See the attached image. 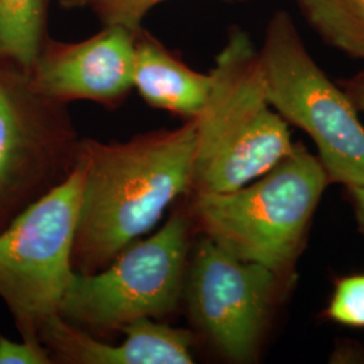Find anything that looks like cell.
<instances>
[{"mask_svg": "<svg viewBox=\"0 0 364 364\" xmlns=\"http://www.w3.org/2000/svg\"><path fill=\"white\" fill-rule=\"evenodd\" d=\"M196 119L124 142L81 139L85 177L72 250L75 273H96L149 234L166 209L191 195Z\"/></svg>", "mask_w": 364, "mask_h": 364, "instance_id": "obj_1", "label": "cell"}, {"mask_svg": "<svg viewBox=\"0 0 364 364\" xmlns=\"http://www.w3.org/2000/svg\"><path fill=\"white\" fill-rule=\"evenodd\" d=\"M196 117L191 195L231 192L264 174L293 149L289 124L270 105L259 48L240 27L228 31ZM189 195V196H191Z\"/></svg>", "mask_w": 364, "mask_h": 364, "instance_id": "obj_2", "label": "cell"}, {"mask_svg": "<svg viewBox=\"0 0 364 364\" xmlns=\"http://www.w3.org/2000/svg\"><path fill=\"white\" fill-rule=\"evenodd\" d=\"M328 183L318 156L294 144L282 161L245 186L191 195L188 212L201 235L282 278L299 258Z\"/></svg>", "mask_w": 364, "mask_h": 364, "instance_id": "obj_3", "label": "cell"}, {"mask_svg": "<svg viewBox=\"0 0 364 364\" xmlns=\"http://www.w3.org/2000/svg\"><path fill=\"white\" fill-rule=\"evenodd\" d=\"M193 221L174 209L156 234L134 242L105 269L75 273L60 316L96 338L122 332L139 318H164L183 297Z\"/></svg>", "mask_w": 364, "mask_h": 364, "instance_id": "obj_4", "label": "cell"}, {"mask_svg": "<svg viewBox=\"0 0 364 364\" xmlns=\"http://www.w3.org/2000/svg\"><path fill=\"white\" fill-rule=\"evenodd\" d=\"M259 58L270 105L287 124L312 139L329 181L348 189L364 186V126L359 111L314 61L285 10L269 19Z\"/></svg>", "mask_w": 364, "mask_h": 364, "instance_id": "obj_5", "label": "cell"}, {"mask_svg": "<svg viewBox=\"0 0 364 364\" xmlns=\"http://www.w3.org/2000/svg\"><path fill=\"white\" fill-rule=\"evenodd\" d=\"M85 165L28 205L0 232V299L13 314L22 338L60 314L75 274L72 250L77 225Z\"/></svg>", "mask_w": 364, "mask_h": 364, "instance_id": "obj_6", "label": "cell"}, {"mask_svg": "<svg viewBox=\"0 0 364 364\" xmlns=\"http://www.w3.org/2000/svg\"><path fill=\"white\" fill-rule=\"evenodd\" d=\"M80 144L68 105L37 91L26 70L0 63V232L65 181Z\"/></svg>", "mask_w": 364, "mask_h": 364, "instance_id": "obj_7", "label": "cell"}, {"mask_svg": "<svg viewBox=\"0 0 364 364\" xmlns=\"http://www.w3.org/2000/svg\"><path fill=\"white\" fill-rule=\"evenodd\" d=\"M279 279L270 269L240 259L201 235L183 287L191 321L223 358L252 362L272 317Z\"/></svg>", "mask_w": 364, "mask_h": 364, "instance_id": "obj_8", "label": "cell"}, {"mask_svg": "<svg viewBox=\"0 0 364 364\" xmlns=\"http://www.w3.org/2000/svg\"><path fill=\"white\" fill-rule=\"evenodd\" d=\"M134 31L105 25L78 42L49 36L28 70L31 84L64 105L85 100L115 109L134 90Z\"/></svg>", "mask_w": 364, "mask_h": 364, "instance_id": "obj_9", "label": "cell"}, {"mask_svg": "<svg viewBox=\"0 0 364 364\" xmlns=\"http://www.w3.org/2000/svg\"><path fill=\"white\" fill-rule=\"evenodd\" d=\"M126 338L108 344L60 314L39 329V340L53 363L63 364H192L193 333L186 329L139 318L123 328Z\"/></svg>", "mask_w": 364, "mask_h": 364, "instance_id": "obj_10", "label": "cell"}, {"mask_svg": "<svg viewBox=\"0 0 364 364\" xmlns=\"http://www.w3.org/2000/svg\"><path fill=\"white\" fill-rule=\"evenodd\" d=\"M132 82L150 107L189 120L207 103L212 77L186 65L142 26L134 31Z\"/></svg>", "mask_w": 364, "mask_h": 364, "instance_id": "obj_11", "label": "cell"}, {"mask_svg": "<svg viewBox=\"0 0 364 364\" xmlns=\"http://www.w3.org/2000/svg\"><path fill=\"white\" fill-rule=\"evenodd\" d=\"M52 0H0V63L31 69L49 37Z\"/></svg>", "mask_w": 364, "mask_h": 364, "instance_id": "obj_12", "label": "cell"}, {"mask_svg": "<svg viewBox=\"0 0 364 364\" xmlns=\"http://www.w3.org/2000/svg\"><path fill=\"white\" fill-rule=\"evenodd\" d=\"M294 4L326 43L364 61V0H294Z\"/></svg>", "mask_w": 364, "mask_h": 364, "instance_id": "obj_13", "label": "cell"}, {"mask_svg": "<svg viewBox=\"0 0 364 364\" xmlns=\"http://www.w3.org/2000/svg\"><path fill=\"white\" fill-rule=\"evenodd\" d=\"M166 0H88V6L105 26H122L129 30L142 27L144 16L153 7ZM227 3L246 0H220Z\"/></svg>", "mask_w": 364, "mask_h": 364, "instance_id": "obj_14", "label": "cell"}, {"mask_svg": "<svg viewBox=\"0 0 364 364\" xmlns=\"http://www.w3.org/2000/svg\"><path fill=\"white\" fill-rule=\"evenodd\" d=\"M328 316L338 324L364 328V275H353L338 282Z\"/></svg>", "mask_w": 364, "mask_h": 364, "instance_id": "obj_15", "label": "cell"}, {"mask_svg": "<svg viewBox=\"0 0 364 364\" xmlns=\"http://www.w3.org/2000/svg\"><path fill=\"white\" fill-rule=\"evenodd\" d=\"M52 356L38 338L11 341L0 336V364H52Z\"/></svg>", "mask_w": 364, "mask_h": 364, "instance_id": "obj_16", "label": "cell"}, {"mask_svg": "<svg viewBox=\"0 0 364 364\" xmlns=\"http://www.w3.org/2000/svg\"><path fill=\"white\" fill-rule=\"evenodd\" d=\"M343 90L350 96L358 111L364 112V68L351 78L343 81Z\"/></svg>", "mask_w": 364, "mask_h": 364, "instance_id": "obj_17", "label": "cell"}, {"mask_svg": "<svg viewBox=\"0 0 364 364\" xmlns=\"http://www.w3.org/2000/svg\"><path fill=\"white\" fill-rule=\"evenodd\" d=\"M350 195H351L356 219H358L359 227L364 234V186L350 188Z\"/></svg>", "mask_w": 364, "mask_h": 364, "instance_id": "obj_18", "label": "cell"}, {"mask_svg": "<svg viewBox=\"0 0 364 364\" xmlns=\"http://www.w3.org/2000/svg\"><path fill=\"white\" fill-rule=\"evenodd\" d=\"M57 1L63 9H66V10L88 6V0H57Z\"/></svg>", "mask_w": 364, "mask_h": 364, "instance_id": "obj_19", "label": "cell"}]
</instances>
